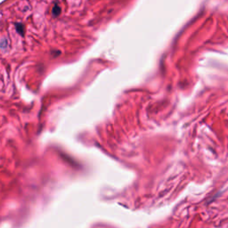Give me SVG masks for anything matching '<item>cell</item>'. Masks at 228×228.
Returning <instances> with one entry per match:
<instances>
[{
    "label": "cell",
    "instance_id": "cell-1",
    "mask_svg": "<svg viewBox=\"0 0 228 228\" xmlns=\"http://www.w3.org/2000/svg\"><path fill=\"white\" fill-rule=\"evenodd\" d=\"M9 47H10V42L6 37H4L0 39V49L3 52H7V50L9 49Z\"/></svg>",
    "mask_w": 228,
    "mask_h": 228
},
{
    "label": "cell",
    "instance_id": "cell-3",
    "mask_svg": "<svg viewBox=\"0 0 228 228\" xmlns=\"http://www.w3.org/2000/svg\"><path fill=\"white\" fill-rule=\"evenodd\" d=\"M15 27H16L17 32H18L20 35L23 36V35H24V26H23L22 23H18V24H15Z\"/></svg>",
    "mask_w": 228,
    "mask_h": 228
},
{
    "label": "cell",
    "instance_id": "cell-2",
    "mask_svg": "<svg viewBox=\"0 0 228 228\" xmlns=\"http://www.w3.org/2000/svg\"><path fill=\"white\" fill-rule=\"evenodd\" d=\"M61 7H59L57 5H55L53 8V11H52V14H53V16L54 17H57L61 14Z\"/></svg>",
    "mask_w": 228,
    "mask_h": 228
}]
</instances>
